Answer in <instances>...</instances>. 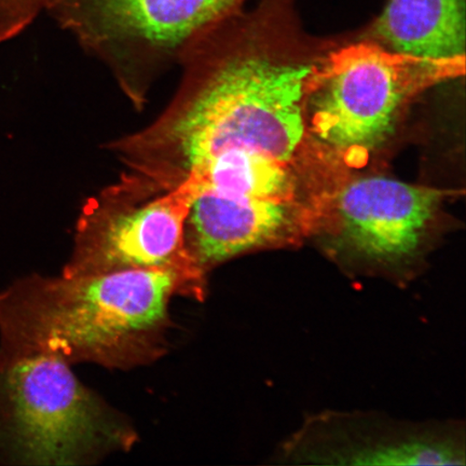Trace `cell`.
I'll return each instance as SVG.
<instances>
[{
	"mask_svg": "<svg viewBox=\"0 0 466 466\" xmlns=\"http://www.w3.org/2000/svg\"><path fill=\"white\" fill-rule=\"evenodd\" d=\"M289 29L255 10L208 29L180 57L182 80L161 115L108 147L127 170L187 182L198 196L253 199L281 187L304 145L319 74L279 52Z\"/></svg>",
	"mask_w": 466,
	"mask_h": 466,
	"instance_id": "obj_1",
	"label": "cell"
},
{
	"mask_svg": "<svg viewBox=\"0 0 466 466\" xmlns=\"http://www.w3.org/2000/svg\"><path fill=\"white\" fill-rule=\"evenodd\" d=\"M208 279L174 269L16 279L0 290V364L29 354L129 370L167 352L174 296L204 300Z\"/></svg>",
	"mask_w": 466,
	"mask_h": 466,
	"instance_id": "obj_2",
	"label": "cell"
},
{
	"mask_svg": "<svg viewBox=\"0 0 466 466\" xmlns=\"http://www.w3.org/2000/svg\"><path fill=\"white\" fill-rule=\"evenodd\" d=\"M137 441L131 424L66 360L29 354L0 364V463L93 464Z\"/></svg>",
	"mask_w": 466,
	"mask_h": 466,
	"instance_id": "obj_3",
	"label": "cell"
},
{
	"mask_svg": "<svg viewBox=\"0 0 466 466\" xmlns=\"http://www.w3.org/2000/svg\"><path fill=\"white\" fill-rule=\"evenodd\" d=\"M247 0H57L48 13L106 64L137 107L195 39L243 11Z\"/></svg>",
	"mask_w": 466,
	"mask_h": 466,
	"instance_id": "obj_4",
	"label": "cell"
},
{
	"mask_svg": "<svg viewBox=\"0 0 466 466\" xmlns=\"http://www.w3.org/2000/svg\"><path fill=\"white\" fill-rule=\"evenodd\" d=\"M194 200L187 183L171 187L127 170L86 202L62 275L174 269L208 279L186 248Z\"/></svg>",
	"mask_w": 466,
	"mask_h": 466,
	"instance_id": "obj_5",
	"label": "cell"
},
{
	"mask_svg": "<svg viewBox=\"0 0 466 466\" xmlns=\"http://www.w3.org/2000/svg\"><path fill=\"white\" fill-rule=\"evenodd\" d=\"M412 60L371 43L338 52L318 75L310 121L314 137L353 163L380 147L415 89Z\"/></svg>",
	"mask_w": 466,
	"mask_h": 466,
	"instance_id": "obj_6",
	"label": "cell"
},
{
	"mask_svg": "<svg viewBox=\"0 0 466 466\" xmlns=\"http://www.w3.org/2000/svg\"><path fill=\"white\" fill-rule=\"evenodd\" d=\"M442 199L439 189L370 177L342 189L336 204V240L349 253L378 264L415 256Z\"/></svg>",
	"mask_w": 466,
	"mask_h": 466,
	"instance_id": "obj_7",
	"label": "cell"
},
{
	"mask_svg": "<svg viewBox=\"0 0 466 466\" xmlns=\"http://www.w3.org/2000/svg\"><path fill=\"white\" fill-rule=\"evenodd\" d=\"M465 0H388L371 34L395 54L424 63L463 60Z\"/></svg>",
	"mask_w": 466,
	"mask_h": 466,
	"instance_id": "obj_8",
	"label": "cell"
},
{
	"mask_svg": "<svg viewBox=\"0 0 466 466\" xmlns=\"http://www.w3.org/2000/svg\"><path fill=\"white\" fill-rule=\"evenodd\" d=\"M331 464L363 466L464 465L465 454L450 441L425 439L379 442L335 451Z\"/></svg>",
	"mask_w": 466,
	"mask_h": 466,
	"instance_id": "obj_9",
	"label": "cell"
},
{
	"mask_svg": "<svg viewBox=\"0 0 466 466\" xmlns=\"http://www.w3.org/2000/svg\"><path fill=\"white\" fill-rule=\"evenodd\" d=\"M57 0H0V45L20 35Z\"/></svg>",
	"mask_w": 466,
	"mask_h": 466,
	"instance_id": "obj_10",
	"label": "cell"
}]
</instances>
